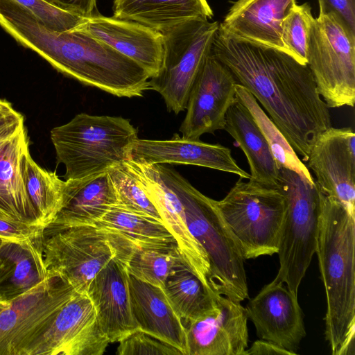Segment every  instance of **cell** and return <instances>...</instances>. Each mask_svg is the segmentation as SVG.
I'll return each instance as SVG.
<instances>
[{
    "label": "cell",
    "instance_id": "obj_11",
    "mask_svg": "<svg viewBox=\"0 0 355 355\" xmlns=\"http://www.w3.org/2000/svg\"><path fill=\"white\" fill-rule=\"evenodd\" d=\"M75 288L51 275L0 313V355H22L50 327Z\"/></svg>",
    "mask_w": 355,
    "mask_h": 355
},
{
    "label": "cell",
    "instance_id": "obj_29",
    "mask_svg": "<svg viewBox=\"0 0 355 355\" xmlns=\"http://www.w3.org/2000/svg\"><path fill=\"white\" fill-rule=\"evenodd\" d=\"M162 288L183 323L213 309L219 295L206 286L184 263L167 277Z\"/></svg>",
    "mask_w": 355,
    "mask_h": 355
},
{
    "label": "cell",
    "instance_id": "obj_34",
    "mask_svg": "<svg viewBox=\"0 0 355 355\" xmlns=\"http://www.w3.org/2000/svg\"><path fill=\"white\" fill-rule=\"evenodd\" d=\"M308 3L295 5L282 24V38L291 57L307 64L309 38L313 19Z\"/></svg>",
    "mask_w": 355,
    "mask_h": 355
},
{
    "label": "cell",
    "instance_id": "obj_40",
    "mask_svg": "<svg viewBox=\"0 0 355 355\" xmlns=\"http://www.w3.org/2000/svg\"><path fill=\"white\" fill-rule=\"evenodd\" d=\"M295 355L293 352L284 347L265 340H257L254 341L250 348H247L243 355Z\"/></svg>",
    "mask_w": 355,
    "mask_h": 355
},
{
    "label": "cell",
    "instance_id": "obj_18",
    "mask_svg": "<svg viewBox=\"0 0 355 355\" xmlns=\"http://www.w3.org/2000/svg\"><path fill=\"white\" fill-rule=\"evenodd\" d=\"M257 336L297 354L306 336L304 315L297 300L284 284L272 281L245 307Z\"/></svg>",
    "mask_w": 355,
    "mask_h": 355
},
{
    "label": "cell",
    "instance_id": "obj_16",
    "mask_svg": "<svg viewBox=\"0 0 355 355\" xmlns=\"http://www.w3.org/2000/svg\"><path fill=\"white\" fill-rule=\"evenodd\" d=\"M126 165L156 206L162 220L176 241L184 263L206 286L211 289L208 256L191 233L183 205L177 194L163 180L156 164H142L129 159Z\"/></svg>",
    "mask_w": 355,
    "mask_h": 355
},
{
    "label": "cell",
    "instance_id": "obj_24",
    "mask_svg": "<svg viewBox=\"0 0 355 355\" xmlns=\"http://www.w3.org/2000/svg\"><path fill=\"white\" fill-rule=\"evenodd\" d=\"M118 203L107 171L64 181L61 207L47 226L94 225Z\"/></svg>",
    "mask_w": 355,
    "mask_h": 355
},
{
    "label": "cell",
    "instance_id": "obj_21",
    "mask_svg": "<svg viewBox=\"0 0 355 355\" xmlns=\"http://www.w3.org/2000/svg\"><path fill=\"white\" fill-rule=\"evenodd\" d=\"M128 277L125 266L114 257L95 275L87 291L109 343L119 342L138 329L131 311Z\"/></svg>",
    "mask_w": 355,
    "mask_h": 355
},
{
    "label": "cell",
    "instance_id": "obj_25",
    "mask_svg": "<svg viewBox=\"0 0 355 355\" xmlns=\"http://www.w3.org/2000/svg\"><path fill=\"white\" fill-rule=\"evenodd\" d=\"M42 234L19 241H3L0 246V301L10 302L52 275L44 264Z\"/></svg>",
    "mask_w": 355,
    "mask_h": 355
},
{
    "label": "cell",
    "instance_id": "obj_14",
    "mask_svg": "<svg viewBox=\"0 0 355 355\" xmlns=\"http://www.w3.org/2000/svg\"><path fill=\"white\" fill-rule=\"evenodd\" d=\"M236 84L232 73L211 51L191 88L180 128L182 137L198 140L205 133L224 130L227 112L236 100Z\"/></svg>",
    "mask_w": 355,
    "mask_h": 355
},
{
    "label": "cell",
    "instance_id": "obj_31",
    "mask_svg": "<svg viewBox=\"0 0 355 355\" xmlns=\"http://www.w3.org/2000/svg\"><path fill=\"white\" fill-rule=\"evenodd\" d=\"M236 99L250 111L265 137L279 168L285 167L297 173L312 184L315 183L308 167L300 160L286 137L270 119L252 94L237 83Z\"/></svg>",
    "mask_w": 355,
    "mask_h": 355
},
{
    "label": "cell",
    "instance_id": "obj_28",
    "mask_svg": "<svg viewBox=\"0 0 355 355\" xmlns=\"http://www.w3.org/2000/svg\"><path fill=\"white\" fill-rule=\"evenodd\" d=\"M114 17L139 23L160 33L192 20H209L207 0H114Z\"/></svg>",
    "mask_w": 355,
    "mask_h": 355
},
{
    "label": "cell",
    "instance_id": "obj_3",
    "mask_svg": "<svg viewBox=\"0 0 355 355\" xmlns=\"http://www.w3.org/2000/svg\"><path fill=\"white\" fill-rule=\"evenodd\" d=\"M315 253L327 300L325 338L331 354H354L355 216L320 190Z\"/></svg>",
    "mask_w": 355,
    "mask_h": 355
},
{
    "label": "cell",
    "instance_id": "obj_19",
    "mask_svg": "<svg viewBox=\"0 0 355 355\" xmlns=\"http://www.w3.org/2000/svg\"><path fill=\"white\" fill-rule=\"evenodd\" d=\"M76 29L105 43L132 60L149 74L159 72L164 56L162 33L137 22L108 17L98 14L85 18Z\"/></svg>",
    "mask_w": 355,
    "mask_h": 355
},
{
    "label": "cell",
    "instance_id": "obj_10",
    "mask_svg": "<svg viewBox=\"0 0 355 355\" xmlns=\"http://www.w3.org/2000/svg\"><path fill=\"white\" fill-rule=\"evenodd\" d=\"M41 247L50 274L86 293L95 275L114 257L106 233L94 225L46 226Z\"/></svg>",
    "mask_w": 355,
    "mask_h": 355
},
{
    "label": "cell",
    "instance_id": "obj_8",
    "mask_svg": "<svg viewBox=\"0 0 355 355\" xmlns=\"http://www.w3.org/2000/svg\"><path fill=\"white\" fill-rule=\"evenodd\" d=\"M307 65L318 94L329 108L355 103V33L329 12L313 18Z\"/></svg>",
    "mask_w": 355,
    "mask_h": 355
},
{
    "label": "cell",
    "instance_id": "obj_6",
    "mask_svg": "<svg viewBox=\"0 0 355 355\" xmlns=\"http://www.w3.org/2000/svg\"><path fill=\"white\" fill-rule=\"evenodd\" d=\"M240 179L216 207L245 259L277 254L286 211L278 188Z\"/></svg>",
    "mask_w": 355,
    "mask_h": 355
},
{
    "label": "cell",
    "instance_id": "obj_15",
    "mask_svg": "<svg viewBox=\"0 0 355 355\" xmlns=\"http://www.w3.org/2000/svg\"><path fill=\"white\" fill-rule=\"evenodd\" d=\"M308 168L320 190L341 203L355 216V134L351 128L331 127L310 151Z\"/></svg>",
    "mask_w": 355,
    "mask_h": 355
},
{
    "label": "cell",
    "instance_id": "obj_39",
    "mask_svg": "<svg viewBox=\"0 0 355 355\" xmlns=\"http://www.w3.org/2000/svg\"><path fill=\"white\" fill-rule=\"evenodd\" d=\"M60 10L89 18L100 14L96 7V0H43Z\"/></svg>",
    "mask_w": 355,
    "mask_h": 355
},
{
    "label": "cell",
    "instance_id": "obj_22",
    "mask_svg": "<svg viewBox=\"0 0 355 355\" xmlns=\"http://www.w3.org/2000/svg\"><path fill=\"white\" fill-rule=\"evenodd\" d=\"M130 159L146 164L196 165L233 173L243 179L250 178L237 164L229 148L184 139L177 133L167 140L138 139L132 146Z\"/></svg>",
    "mask_w": 355,
    "mask_h": 355
},
{
    "label": "cell",
    "instance_id": "obj_37",
    "mask_svg": "<svg viewBox=\"0 0 355 355\" xmlns=\"http://www.w3.org/2000/svg\"><path fill=\"white\" fill-rule=\"evenodd\" d=\"M44 229L39 225L0 219V238L3 240L19 241L36 238L42 234Z\"/></svg>",
    "mask_w": 355,
    "mask_h": 355
},
{
    "label": "cell",
    "instance_id": "obj_26",
    "mask_svg": "<svg viewBox=\"0 0 355 355\" xmlns=\"http://www.w3.org/2000/svg\"><path fill=\"white\" fill-rule=\"evenodd\" d=\"M104 231L114 257L123 263L130 275L139 280L163 288L167 277L184 263L175 242H137Z\"/></svg>",
    "mask_w": 355,
    "mask_h": 355
},
{
    "label": "cell",
    "instance_id": "obj_33",
    "mask_svg": "<svg viewBox=\"0 0 355 355\" xmlns=\"http://www.w3.org/2000/svg\"><path fill=\"white\" fill-rule=\"evenodd\" d=\"M107 174L116 195L117 204L162 220L156 206L125 162L110 168Z\"/></svg>",
    "mask_w": 355,
    "mask_h": 355
},
{
    "label": "cell",
    "instance_id": "obj_13",
    "mask_svg": "<svg viewBox=\"0 0 355 355\" xmlns=\"http://www.w3.org/2000/svg\"><path fill=\"white\" fill-rule=\"evenodd\" d=\"M109 343L87 293L76 289L49 329L22 355H102Z\"/></svg>",
    "mask_w": 355,
    "mask_h": 355
},
{
    "label": "cell",
    "instance_id": "obj_27",
    "mask_svg": "<svg viewBox=\"0 0 355 355\" xmlns=\"http://www.w3.org/2000/svg\"><path fill=\"white\" fill-rule=\"evenodd\" d=\"M224 130L246 156L250 170L249 180L277 188L279 168L252 115L236 98L227 112Z\"/></svg>",
    "mask_w": 355,
    "mask_h": 355
},
{
    "label": "cell",
    "instance_id": "obj_32",
    "mask_svg": "<svg viewBox=\"0 0 355 355\" xmlns=\"http://www.w3.org/2000/svg\"><path fill=\"white\" fill-rule=\"evenodd\" d=\"M25 185L37 222L45 227L61 207L64 181L55 173L40 166L29 155L26 161Z\"/></svg>",
    "mask_w": 355,
    "mask_h": 355
},
{
    "label": "cell",
    "instance_id": "obj_41",
    "mask_svg": "<svg viewBox=\"0 0 355 355\" xmlns=\"http://www.w3.org/2000/svg\"><path fill=\"white\" fill-rule=\"evenodd\" d=\"M9 303H5L1 301H0V313L5 309L8 306Z\"/></svg>",
    "mask_w": 355,
    "mask_h": 355
},
{
    "label": "cell",
    "instance_id": "obj_17",
    "mask_svg": "<svg viewBox=\"0 0 355 355\" xmlns=\"http://www.w3.org/2000/svg\"><path fill=\"white\" fill-rule=\"evenodd\" d=\"M248 320L241 302L219 295L213 309L183 323L187 355H243L248 346Z\"/></svg>",
    "mask_w": 355,
    "mask_h": 355
},
{
    "label": "cell",
    "instance_id": "obj_35",
    "mask_svg": "<svg viewBox=\"0 0 355 355\" xmlns=\"http://www.w3.org/2000/svg\"><path fill=\"white\" fill-rule=\"evenodd\" d=\"M28 10L48 30L62 33L76 29L85 18L60 10L43 0H10Z\"/></svg>",
    "mask_w": 355,
    "mask_h": 355
},
{
    "label": "cell",
    "instance_id": "obj_1",
    "mask_svg": "<svg viewBox=\"0 0 355 355\" xmlns=\"http://www.w3.org/2000/svg\"><path fill=\"white\" fill-rule=\"evenodd\" d=\"M211 52L262 105L295 152L307 161L317 139L332 127L329 107L308 65L282 51L235 40L219 29Z\"/></svg>",
    "mask_w": 355,
    "mask_h": 355
},
{
    "label": "cell",
    "instance_id": "obj_9",
    "mask_svg": "<svg viewBox=\"0 0 355 355\" xmlns=\"http://www.w3.org/2000/svg\"><path fill=\"white\" fill-rule=\"evenodd\" d=\"M217 21L192 20L162 33L164 56L158 74L150 78V89L164 100L168 112L186 110L196 78L211 51Z\"/></svg>",
    "mask_w": 355,
    "mask_h": 355
},
{
    "label": "cell",
    "instance_id": "obj_23",
    "mask_svg": "<svg viewBox=\"0 0 355 355\" xmlns=\"http://www.w3.org/2000/svg\"><path fill=\"white\" fill-rule=\"evenodd\" d=\"M128 285L132 314L138 329L187 355L185 327L163 288L130 274Z\"/></svg>",
    "mask_w": 355,
    "mask_h": 355
},
{
    "label": "cell",
    "instance_id": "obj_2",
    "mask_svg": "<svg viewBox=\"0 0 355 355\" xmlns=\"http://www.w3.org/2000/svg\"><path fill=\"white\" fill-rule=\"evenodd\" d=\"M0 26L60 72L118 97H141L150 89L148 72L109 45L75 29L55 32L10 0H0Z\"/></svg>",
    "mask_w": 355,
    "mask_h": 355
},
{
    "label": "cell",
    "instance_id": "obj_30",
    "mask_svg": "<svg viewBox=\"0 0 355 355\" xmlns=\"http://www.w3.org/2000/svg\"><path fill=\"white\" fill-rule=\"evenodd\" d=\"M94 225L134 241L176 243L162 220L129 209L119 204L111 206Z\"/></svg>",
    "mask_w": 355,
    "mask_h": 355
},
{
    "label": "cell",
    "instance_id": "obj_5",
    "mask_svg": "<svg viewBox=\"0 0 355 355\" xmlns=\"http://www.w3.org/2000/svg\"><path fill=\"white\" fill-rule=\"evenodd\" d=\"M138 139L137 129L127 119L85 113L51 131L58 163L66 169V180L107 172L130 159Z\"/></svg>",
    "mask_w": 355,
    "mask_h": 355
},
{
    "label": "cell",
    "instance_id": "obj_42",
    "mask_svg": "<svg viewBox=\"0 0 355 355\" xmlns=\"http://www.w3.org/2000/svg\"><path fill=\"white\" fill-rule=\"evenodd\" d=\"M3 241V240L1 238H0V246L1 245Z\"/></svg>",
    "mask_w": 355,
    "mask_h": 355
},
{
    "label": "cell",
    "instance_id": "obj_20",
    "mask_svg": "<svg viewBox=\"0 0 355 355\" xmlns=\"http://www.w3.org/2000/svg\"><path fill=\"white\" fill-rule=\"evenodd\" d=\"M296 0H237L218 29L237 40L290 55L282 38V24Z\"/></svg>",
    "mask_w": 355,
    "mask_h": 355
},
{
    "label": "cell",
    "instance_id": "obj_12",
    "mask_svg": "<svg viewBox=\"0 0 355 355\" xmlns=\"http://www.w3.org/2000/svg\"><path fill=\"white\" fill-rule=\"evenodd\" d=\"M29 155L24 116L0 99V219L39 225L25 185Z\"/></svg>",
    "mask_w": 355,
    "mask_h": 355
},
{
    "label": "cell",
    "instance_id": "obj_38",
    "mask_svg": "<svg viewBox=\"0 0 355 355\" xmlns=\"http://www.w3.org/2000/svg\"><path fill=\"white\" fill-rule=\"evenodd\" d=\"M319 14L332 12L355 33V0H318Z\"/></svg>",
    "mask_w": 355,
    "mask_h": 355
},
{
    "label": "cell",
    "instance_id": "obj_36",
    "mask_svg": "<svg viewBox=\"0 0 355 355\" xmlns=\"http://www.w3.org/2000/svg\"><path fill=\"white\" fill-rule=\"evenodd\" d=\"M116 355H183L177 347L137 329L119 341Z\"/></svg>",
    "mask_w": 355,
    "mask_h": 355
},
{
    "label": "cell",
    "instance_id": "obj_4",
    "mask_svg": "<svg viewBox=\"0 0 355 355\" xmlns=\"http://www.w3.org/2000/svg\"><path fill=\"white\" fill-rule=\"evenodd\" d=\"M167 185L180 198L191 233L206 252L209 284L218 295L241 302L248 298L244 259L213 200L200 192L173 168L156 164Z\"/></svg>",
    "mask_w": 355,
    "mask_h": 355
},
{
    "label": "cell",
    "instance_id": "obj_7",
    "mask_svg": "<svg viewBox=\"0 0 355 355\" xmlns=\"http://www.w3.org/2000/svg\"><path fill=\"white\" fill-rule=\"evenodd\" d=\"M277 188L286 198V211L277 253L279 268L272 281L286 284L297 295L316 250L320 189L316 182L312 184L285 167L279 169Z\"/></svg>",
    "mask_w": 355,
    "mask_h": 355
}]
</instances>
